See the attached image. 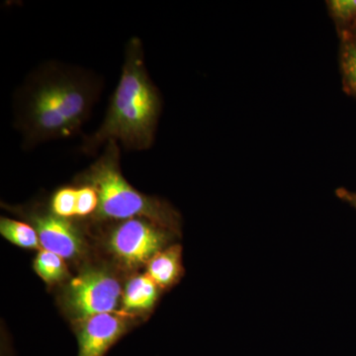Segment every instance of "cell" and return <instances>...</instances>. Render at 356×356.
<instances>
[{
  "mask_svg": "<svg viewBox=\"0 0 356 356\" xmlns=\"http://www.w3.org/2000/svg\"><path fill=\"white\" fill-rule=\"evenodd\" d=\"M104 88L95 70L49 60L34 67L13 96V127L21 147L76 137L92 115Z\"/></svg>",
  "mask_w": 356,
  "mask_h": 356,
  "instance_id": "1",
  "label": "cell"
},
{
  "mask_svg": "<svg viewBox=\"0 0 356 356\" xmlns=\"http://www.w3.org/2000/svg\"><path fill=\"white\" fill-rule=\"evenodd\" d=\"M120 295L118 281L105 271L90 269L72 280L65 301L70 313L86 321L99 314L112 313L118 306Z\"/></svg>",
  "mask_w": 356,
  "mask_h": 356,
  "instance_id": "5",
  "label": "cell"
},
{
  "mask_svg": "<svg viewBox=\"0 0 356 356\" xmlns=\"http://www.w3.org/2000/svg\"><path fill=\"white\" fill-rule=\"evenodd\" d=\"M0 233L9 242L21 248H39L40 241L36 229L24 222L1 218Z\"/></svg>",
  "mask_w": 356,
  "mask_h": 356,
  "instance_id": "10",
  "label": "cell"
},
{
  "mask_svg": "<svg viewBox=\"0 0 356 356\" xmlns=\"http://www.w3.org/2000/svg\"><path fill=\"white\" fill-rule=\"evenodd\" d=\"M31 221L44 250L63 259H72L81 252L83 238L70 220L50 212L34 213Z\"/></svg>",
  "mask_w": 356,
  "mask_h": 356,
  "instance_id": "6",
  "label": "cell"
},
{
  "mask_svg": "<svg viewBox=\"0 0 356 356\" xmlns=\"http://www.w3.org/2000/svg\"><path fill=\"white\" fill-rule=\"evenodd\" d=\"M35 271L47 283H55L64 280L67 275V266L60 255L48 250H41L34 264Z\"/></svg>",
  "mask_w": 356,
  "mask_h": 356,
  "instance_id": "11",
  "label": "cell"
},
{
  "mask_svg": "<svg viewBox=\"0 0 356 356\" xmlns=\"http://www.w3.org/2000/svg\"><path fill=\"white\" fill-rule=\"evenodd\" d=\"M120 158V145L110 140L95 163L79 175L81 184L89 185L97 192L99 204L96 216L122 221L143 218L179 231L180 218L177 211L170 204L134 188L122 173Z\"/></svg>",
  "mask_w": 356,
  "mask_h": 356,
  "instance_id": "3",
  "label": "cell"
},
{
  "mask_svg": "<svg viewBox=\"0 0 356 356\" xmlns=\"http://www.w3.org/2000/svg\"><path fill=\"white\" fill-rule=\"evenodd\" d=\"M98 204L99 199L95 188L86 184L77 188L76 216L86 217L95 213Z\"/></svg>",
  "mask_w": 356,
  "mask_h": 356,
  "instance_id": "15",
  "label": "cell"
},
{
  "mask_svg": "<svg viewBox=\"0 0 356 356\" xmlns=\"http://www.w3.org/2000/svg\"><path fill=\"white\" fill-rule=\"evenodd\" d=\"M182 248L180 245L161 250L147 262V275L161 287L172 286L181 276Z\"/></svg>",
  "mask_w": 356,
  "mask_h": 356,
  "instance_id": "8",
  "label": "cell"
},
{
  "mask_svg": "<svg viewBox=\"0 0 356 356\" xmlns=\"http://www.w3.org/2000/svg\"><path fill=\"white\" fill-rule=\"evenodd\" d=\"M158 298V285L149 275H140L129 281L123 296L124 309L145 311L152 308Z\"/></svg>",
  "mask_w": 356,
  "mask_h": 356,
  "instance_id": "9",
  "label": "cell"
},
{
  "mask_svg": "<svg viewBox=\"0 0 356 356\" xmlns=\"http://www.w3.org/2000/svg\"><path fill=\"white\" fill-rule=\"evenodd\" d=\"M126 329V321L112 313L99 314L88 318L83 321L77 334V356H104Z\"/></svg>",
  "mask_w": 356,
  "mask_h": 356,
  "instance_id": "7",
  "label": "cell"
},
{
  "mask_svg": "<svg viewBox=\"0 0 356 356\" xmlns=\"http://www.w3.org/2000/svg\"><path fill=\"white\" fill-rule=\"evenodd\" d=\"M177 234L149 220L134 218L122 222L112 231L109 245L121 261L136 267L151 261Z\"/></svg>",
  "mask_w": 356,
  "mask_h": 356,
  "instance_id": "4",
  "label": "cell"
},
{
  "mask_svg": "<svg viewBox=\"0 0 356 356\" xmlns=\"http://www.w3.org/2000/svg\"><path fill=\"white\" fill-rule=\"evenodd\" d=\"M341 48V70L344 89L356 95V37L343 36Z\"/></svg>",
  "mask_w": 356,
  "mask_h": 356,
  "instance_id": "12",
  "label": "cell"
},
{
  "mask_svg": "<svg viewBox=\"0 0 356 356\" xmlns=\"http://www.w3.org/2000/svg\"><path fill=\"white\" fill-rule=\"evenodd\" d=\"M343 36H355L356 37V26L353 27L350 31L343 33Z\"/></svg>",
  "mask_w": 356,
  "mask_h": 356,
  "instance_id": "17",
  "label": "cell"
},
{
  "mask_svg": "<svg viewBox=\"0 0 356 356\" xmlns=\"http://www.w3.org/2000/svg\"><path fill=\"white\" fill-rule=\"evenodd\" d=\"M163 100L147 70L142 40L132 37L124 50L120 79L102 125L84 136L81 153L95 156L110 140L128 151H147L156 140Z\"/></svg>",
  "mask_w": 356,
  "mask_h": 356,
  "instance_id": "2",
  "label": "cell"
},
{
  "mask_svg": "<svg viewBox=\"0 0 356 356\" xmlns=\"http://www.w3.org/2000/svg\"><path fill=\"white\" fill-rule=\"evenodd\" d=\"M77 188L62 187L55 192L51 199V211L58 217L69 218L76 216Z\"/></svg>",
  "mask_w": 356,
  "mask_h": 356,
  "instance_id": "13",
  "label": "cell"
},
{
  "mask_svg": "<svg viewBox=\"0 0 356 356\" xmlns=\"http://www.w3.org/2000/svg\"><path fill=\"white\" fill-rule=\"evenodd\" d=\"M337 197L343 199V201L350 204L356 209V192H350L344 188H339L337 191Z\"/></svg>",
  "mask_w": 356,
  "mask_h": 356,
  "instance_id": "16",
  "label": "cell"
},
{
  "mask_svg": "<svg viewBox=\"0 0 356 356\" xmlns=\"http://www.w3.org/2000/svg\"><path fill=\"white\" fill-rule=\"evenodd\" d=\"M330 13L343 33L356 26V0H331L327 1Z\"/></svg>",
  "mask_w": 356,
  "mask_h": 356,
  "instance_id": "14",
  "label": "cell"
}]
</instances>
